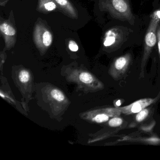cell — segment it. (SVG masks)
<instances>
[{"label":"cell","instance_id":"cell-15","mask_svg":"<svg viewBox=\"0 0 160 160\" xmlns=\"http://www.w3.org/2000/svg\"><path fill=\"white\" fill-rule=\"evenodd\" d=\"M157 37H158V46L159 50V55L160 57V28L157 31Z\"/></svg>","mask_w":160,"mask_h":160},{"label":"cell","instance_id":"cell-18","mask_svg":"<svg viewBox=\"0 0 160 160\" xmlns=\"http://www.w3.org/2000/svg\"><path fill=\"white\" fill-rule=\"evenodd\" d=\"M1 95L2 97H3V98H4V95H2V92H1Z\"/></svg>","mask_w":160,"mask_h":160},{"label":"cell","instance_id":"cell-12","mask_svg":"<svg viewBox=\"0 0 160 160\" xmlns=\"http://www.w3.org/2000/svg\"><path fill=\"white\" fill-rule=\"evenodd\" d=\"M115 42V38L114 36H109L107 37L104 42L105 46L108 47L113 44Z\"/></svg>","mask_w":160,"mask_h":160},{"label":"cell","instance_id":"cell-10","mask_svg":"<svg viewBox=\"0 0 160 160\" xmlns=\"http://www.w3.org/2000/svg\"><path fill=\"white\" fill-rule=\"evenodd\" d=\"M122 122H123V120L121 118L116 117L112 118L109 121L108 124L111 127H118L122 124Z\"/></svg>","mask_w":160,"mask_h":160},{"label":"cell","instance_id":"cell-14","mask_svg":"<svg viewBox=\"0 0 160 160\" xmlns=\"http://www.w3.org/2000/svg\"><path fill=\"white\" fill-rule=\"evenodd\" d=\"M44 6L45 9L48 11H53L56 8V5L53 2H48L45 4Z\"/></svg>","mask_w":160,"mask_h":160},{"label":"cell","instance_id":"cell-6","mask_svg":"<svg viewBox=\"0 0 160 160\" xmlns=\"http://www.w3.org/2000/svg\"><path fill=\"white\" fill-rule=\"evenodd\" d=\"M80 81L85 84H90L93 81V78L90 74L88 72H83L79 75Z\"/></svg>","mask_w":160,"mask_h":160},{"label":"cell","instance_id":"cell-16","mask_svg":"<svg viewBox=\"0 0 160 160\" xmlns=\"http://www.w3.org/2000/svg\"><path fill=\"white\" fill-rule=\"evenodd\" d=\"M56 1L58 4L62 6H64L67 3V0H56Z\"/></svg>","mask_w":160,"mask_h":160},{"label":"cell","instance_id":"cell-5","mask_svg":"<svg viewBox=\"0 0 160 160\" xmlns=\"http://www.w3.org/2000/svg\"><path fill=\"white\" fill-rule=\"evenodd\" d=\"M0 30L4 34L9 36H13L16 34V31L12 26L6 23H3L0 26Z\"/></svg>","mask_w":160,"mask_h":160},{"label":"cell","instance_id":"cell-7","mask_svg":"<svg viewBox=\"0 0 160 160\" xmlns=\"http://www.w3.org/2000/svg\"><path fill=\"white\" fill-rule=\"evenodd\" d=\"M149 114V110L147 108H144L142 109L140 112L138 113L137 115L136 116V120L138 122H141L145 119L148 117Z\"/></svg>","mask_w":160,"mask_h":160},{"label":"cell","instance_id":"cell-11","mask_svg":"<svg viewBox=\"0 0 160 160\" xmlns=\"http://www.w3.org/2000/svg\"><path fill=\"white\" fill-rule=\"evenodd\" d=\"M29 73L26 70H23L19 73V79L22 83H26L30 79Z\"/></svg>","mask_w":160,"mask_h":160},{"label":"cell","instance_id":"cell-8","mask_svg":"<svg viewBox=\"0 0 160 160\" xmlns=\"http://www.w3.org/2000/svg\"><path fill=\"white\" fill-rule=\"evenodd\" d=\"M43 42L45 46L48 47L52 42V36L49 31H46L43 35Z\"/></svg>","mask_w":160,"mask_h":160},{"label":"cell","instance_id":"cell-1","mask_svg":"<svg viewBox=\"0 0 160 160\" xmlns=\"http://www.w3.org/2000/svg\"><path fill=\"white\" fill-rule=\"evenodd\" d=\"M159 18L157 15H155L152 20V23L151 24L150 27L148 31L147 32L145 37V52H144V57L142 60V64H141V70L144 71V66L146 64V61L148 58L149 53L151 48L155 45L156 43V37L155 35V29L158 23V19Z\"/></svg>","mask_w":160,"mask_h":160},{"label":"cell","instance_id":"cell-9","mask_svg":"<svg viewBox=\"0 0 160 160\" xmlns=\"http://www.w3.org/2000/svg\"><path fill=\"white\" fill-rule=\"evenodd\" d=\"M51 94L53 98L58 102H62L65 99L63 93L58 89H54L51 91Z\"/></svg>","mask_w":160,"mask_h":160},{"label":"cell","instance_id":"cell-2","mask_svg":"<svg viewBox=\"0 0 160 160\" xmlns=\"http://www.w3.org/2000/svg\"><path fill=\"white\" fill-rule=\"evenodd\" d=\"M130 58L129 55H125L118 58L112 65L111 74L114 78L118 79L126 72L130 65Z\"/></svg>","mask_w":160,"mask_h":160},{"label":"cell","instance_id":"cell-13","mask_svg":"<svg viewBox=\"0 0 160 160\" xmlns=\"http://www.w3.org/2000/svg\"><path fill=\"white\" fill-rule=\"evenodd\" d=\"M69 48L73 52H76L78 50V46L74 41H71L69 42Z\"/></svg>","mask_w":160,"mask_h":160},{"label":"cell","instance_id":"cell-4","mask_svg":"<svg viewBox=\"0 0 160 160\" xmlns=\"http://www.w3.org/2000/svg\"><path fill=\"white\" fill-rule=\"evenodd\" d=\"M112 4L115 9L120 12H125L127 11L128 6L123 0H113Z\"/></svg>","mask_w":160,"mask_h":160},{"label":"cell","instance_id":"cell-17","mask_svg":"<svg viewBox=\"0 0 160 160\" xmlns=\"http://www.w3.org/2000/svg\"><path fill=\"white\" fill-rule=\"evenodd\" d=\"M156 15H157L158 17L160 19V11H158V12H156Z\"/></svg>","mask_w":160,"mask_h":160},{"label":"cell","instance_id":"cell-3","mask_svg":"<svg viewBox=\"0 0 160 160\" xmlns=\"http://www.w3.org/2000/svg\"><path fill=\"white\" fill-rule=\"evenodd\" d=\"M155 99H144L138 100L133 103L122 108H118V109L120 111L121 113L129 115L134 113H138L142 109L145 108L149 105L152 103Z\"/></svg>","mask_w":160,"mask_h":160}]
</instances>
